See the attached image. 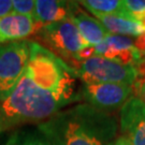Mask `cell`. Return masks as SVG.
Masks as SVG:
<instances>
[{"label":"cell","mask_w":145,"mask_h":145,"mask_svg":"<svg viewBox=\"0 0 145 145\" xmlns=\"http://www.w3.org/2000/svg\"><path fill=\"white\" fill-rule=\"evenodd\" d=\"M51 145H108L116 124L109 113L89 104L60 111L39 126Z\"/></svg>","instance_id":"cell-1"},{"label":"cell","mask_w":145,"mask_h":145,"mask_svg":"<svg viewBox=\"0 0 145 145\" xmlns=\"http://www.w3.org/2000/svg\"><path fill=\"white\" fill-rule=\"evenodd\" d=\"M36 38L43 46L74 70L80 65L81 52L90 46L70 18L42 26L36 33Z\"/></svg>","instance_id":"cell-2"},{"label":"cell","mask_w":145,"mask_h":145,"mask_svg":"<svg viewBox=\"0 0 145 145\" xmlns=\"http://www.w3.org/2000/svg\"><path fill=\"white\" fill-rule=\"evenodd\" d=\"M75 71L83 83H117L132 86L137 78L133 66L121 65L101 56L83 60Z\"/></svg>","instance_id":"cell-3"},{"label":"cell","mask_w":145,"mask_h":145,"mask_svg":"<svg viewBox=\"0 0 145 145\" xmlns=\"http://www.w3.org/2000/svg\"><path fill=\"white\" fill-rule=\"evenodd\" d=\"M30 56V41L10 42L0 45V102L3 101L25 72Z\"/></svg>","instance_id":"cell-4"},{"label":"cell","mask_w":145,"mask_h":145,"mask_svg":"<svg viewBox=\"0 0 145 145\" xmlns=\"http://www.w3.org/2000/svg\"><path fill=\"white\" fill-rule=\"evenodd\" d=\"M133 95L132 86L117 83H83L80 98L102 112H112L123 108Z\"/></svg>","instance_id":"cell-5"},{"label":"cell","mask_w":145,"mask_h":145,"mask_svg":"<svg viewBox=\"0 0 145 145\" xmlns=\"http://www.w3.org/2000/svg\"><path fill=\"white\" fill-rule=\"evenodd\" d=\"M95 56L109 58L126 66H133L143 57L135 48V42L129 37L110 35L101 43L93 46Z\"/></svg>","instance_id":"cell-6"},{"label":"cell","mask_w":145,"mask_h":145,"mask_svg":"<svg viewBox=\"0 0 145 145\" xmlns=\"http://www.w3.org/2000/svg\"><path fill=\"white\" fill-rule=\"evenodd\" d=\"M120 130L133 145H145V104L135 97L120 110Z\"/></svg>","instance_id":"cell-7"},{"label":"cell","mask_w":145,"mask_h":145,"mask_svg":"<svg viewBox=\"0 0 145 145\" xmlns=\"http://www.w3.org/2000/svg\"><path fill=\"white\" fill-rule=\"evenodd\" d=\"M43 26L33 17L15 13L0 18V45L10 42L23 41L36 33Z\"/></svg>","instance_id":"cell-8"},{"label":"cell","mask_w":145,"mask_h":145,"mask_svg":"<svg viewBox=\"0 0 145 145\" xmlns=\"http://www.w3.org/2000/svg\"><path fill=\"white\" fill-rule=\"evenodd\" d=\"M70 20L74 23L84 40L89 45L95 46L111 35L97 18H93L81 10L75 2H72L71 5Z\"/></svg>","instance_id":"cell-9"},{"label":"cell","mask_w":145,"mask_h":145,"mask_svg":"<svg viewBox=\"0 0 145 145\" xmlns=\"http://www.w3.org/2000/svg\"><path fill=\"white\" fill-rule=\"evenodd\" d=\"M72 2L57 1V0H38L35 1L36 21L41 25H48L53 23L70 18Z\"/></svg>","instance_id":"cell-10"},{"label":"cell","mask_w":145,"mask_h":145,"mask_svg":"<svg viewBox=\"0 0 145 145\" xmlns=\"http://www.w3.org/2000/svg\"><path fill=\"white\" fill-rule=\"evenodd\" d=\"M111 35L139 37L145 29L139 22L116 15H95Z\"/></svg>","instance_id":"cell-11"},{"label":"cell","mask_w":145,"mask_h":145,"mask_svg":"<svg viewBox=\"0 0 145 145\" xmlns=\"http://www.w3.org/2000/svg\"><path fill=\"white\" fill-rule=\"evenodd\" d=\"M93 15H116L133 20L125 8L124 1L118 0H84L80 2Z\"/></svg>","instance_id":"cell-12"},{"label":"cell","mask_w":145,"mask_h":145,"mask_svg":"<svg viewBox=\"0 0 145 145\" xmlns=\"http://www.w3.org/2000/svg\"><path fill=\"white\" fill-rule=\"evenodd\" d=\"M135 68L137 71V78L132 85V96L145 104V56L135 63Z\"/></svg>","instance_id":"cell-13"},{"label":"cell","mask_w":145,"mask_h":145,"mask_svg":"<svg viewBox=\"0 0 145 145\" xmlns=\"http://www.w3.org/2000/svg\"><path fill=\"white\" fill-rule=\"evenodd\" d=\"M12 12L15 14L24 16H30L35 17V12H36V7H35V1L31 0H14L13 1V9Z\"/></svg>","instance_id":"cell-14"},{"label":"cell","mask_w":145,"mask_h":145,"mask_svg":"<svg viewBox=\"0 0 145 145\" xmlns=\"http://www.w3.org/2000/svg\"><path fill=\"white\" fill-rule=\"evenodd\" d=\"M125 8L127 9L131 17L133 20H138L142 14L145 13V1L139 0H126L124 1ZM138 22V21H137Z\"/></svg>","instance_id":"cell-15"},{"label":"cell","mask_w":145,"mask_h":145,"mask_svg":"<svg viewBox=\"0 0 145 145\" xmlns=\"http://www.w3.org/2000/svg\"><path fill=\"white\" fill-rule=\"evenodd\" d=\"M13 1L11 0H0V18L12 13Z\"/></svg>","instance_id":"cell-16"},{"label":"cell","mask_w":145,"mask_h":145,"mask_svg":"<svg viewBox=\"0 0 145 145\" xmlns=\"http://www.w3.org/2000/svg\"><path fill=\"white\" fill-rule=\"evenodd\" d=\"M133 42H135V48L139 51V53L142 56H145V32L137 37V39Z\"/></svg>","instance_id":"cell-17"},{"label":"cell","mask_w":145,"mask_h":145,"mask_svg":"<svg viewBox=\"0 0 145 145\" xmlns=\"http://www.w3.org/2000/svg\"><path fill=\"white\" fill-rule=\"evenodd\" d=\"M21 145H51V144L45 139H41V138H38V137H29Z\"/></svg>","instance_id":"cell-18"},{"label":"cell","mask_w":145,"mask_h":145,"mask_svg":"<svg viewBox=\"0 0 145 145\" xmlns=\"http://www.w3.org/2000/svg\"><path fill=\"white\" fill-rule=\"evenodd\" d=\"M108 145H133L131 143V141L125 137V135H120L118 138H116L115 140H113L112 142H110Z\"/></svg>","instance_id":"cell-19"}]
</instances>
